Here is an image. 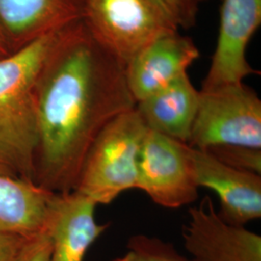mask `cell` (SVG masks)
I'll return each mask as SVG.
<instances>
[{"label":"cell","instance_id":"cell-1","mask_svg":"<svg viewBox=\"0 0 261 261\" xmlns=\"http://www.w3.org/2000/svg\"><path fill=\"white\" fill-rule=\"evenodd\" d=\"M136 105L126 64L102 47L82 20L73 23L36 86L35 184L56 194L75 191L94 140Z\"/></svg>","mask_w":261,"mask_h":261},{"label":"cell","instance_id":"cell-2","mask_svg":"<svg viewBox=\"0 0 261 261\" xmlns=\"http://www.w3.org/2000/svg\"><path fill=\"white\" fill-rule=\"evenodd\" d=\"M69 28L42 35L14 54L0 57L1 175L34 182L38 139L36 86Z\"/></svg>","mask_w":261,"mask_h":261},{"label":"cell","instance_id":"cell-3","mask_svg":"<svg viewBox=\"0 0 261 261\" xmlns=\"http://www.w3.org/2000/svg\"><path fill=\"white\" fill-rule=\"evenodd\" d=\"M147 130L136 108L110 122L85 156L75 192L97 205H108L124 192L136 189Z\"/></svg>","mask_w":261,"mask_h":261},{"label":"cell","instance_id":"cell-4","mask_svg":"<svg viewBox=\"0 0 261 261\" xmlns=\"http://www.w3.org/2000/svg\"><path fill=\"white\" fill-rule=\"evenodd\" d=\"M82 21L125 64L155 39L179 29L159 0H84Z\"/></svg>","mask_w":261,"mask_h":261},{"label":"cell","instance_id":"cell-5","mask_svg":"<svg viewBox=\"0 0 261 261\" xmlns=\"http://www.w3.org/2000/svg\"><path fill=\"white\" fill-rule=\"evenodd\" d=\"M188 145L200 150L217 145L261 149V100L257 93L244 83L200 91Z\"/></svg>","mask_w":261,"mask_h":261},{"label":"cell","instance_id":"cell-6","mask_svg":"<svg viewBox=\"0 0 261 261\" xmlns=\"http://www.w3.org/2000/svg\"><path fill=\"white\" fill-rule=\"evenodd\" d=\"M136 189L143 191L154 203L168 209L195 202L199 188L190 146L147 130L140 151Z\"/></svg>","mask_w":261,"mask_h":261},{"label":"cell","instance_id":"cell-7","mask_svg":"<svg viewBox=\"0 0 261 261\" xmlns=\"http://www.w3.org/2000/svg\"><path fill=\"white\" fill-rule=\"evenodd\" d=\"M261 24V0H223L217 45L200 91L244 83L259 72L246 57L247 47Z\"/></svg>","mask_w":261,"mask_h":261},{"label":"cell","instance_id":"cell-8","mask_svg":"<svg viewBox=\"0 0 261 261\" xmlns=\"http://www.w3.org/2000/svg\"><path fill=\"white\" fill-rule=\"evenodd\" d=\"M183 239L192 261H261V236L224 221L209 196L189 211Z\"/></svg>","mask_w":261,"mask_h":261},{"label":"cell","instance_id":"cell-9","mask_svg":"<svg viewBox=\"0 0 261 261\" xmlns=\"http://www.w3.org/2000/svg\"><path fill=\"white\" fill-rule=\"evenodd\" d=\"M190 157L197 186L218 196V214L224 221L245 225L260 219L261 175L231 168L205 150L190 147Z\"/></svg>","mask_w":261,"mask_h":261},{"label":"cell","instance_id":"cell-10","mask_svg":"<svg viewBox=\"0 0 261 261\" xmlns=\"http://www.w3.org/2000/svg\"><path fill=\"white\" fill-rule=\"evenodd\" d=\"M96 207L90 198L75 191L54 194L46 223L50 261H84L89 248L110 226L96 222Z\"/></svg>","mask_w":261,"mask_h":261},{"label":"cell","instance_id":"cell-11","mask_svg":"<svg viewBox=\"0 0 261 261\" xmlns=\"http://www.w3.org/2000/svg\"><path fill=\"white\" fill-rule=\"evenodd\" d=\"M198 57L196 44L178 31L152 41L126 64L127 83L136 102L188 73Z\"/></svg>","mask_w":261,"mask_h":261},{"label":"cell","instance_id":"cell-12","mask_svg":"<svg viewBox=\"0 0 261 261\" xmlns=\"http://www.w3.org/2000/svg\"><path fill=\"white\" fill-rule=\"evenodd\" d=\"M84 0H0V31L20 47L82 20Z\"/></svg>","mask_w":261,"mask_h":261},{"label":"cell","instance_id":"cell-13","mask_svg":"<svg viewBox=\"0 0 261 261\" xmlns=\"http://www.w3.org/2000/svg\"><path fill=\"white\" fill-rule=\"evenodd\" d=\"M199 99L200 91L185 73L138 102L136 111L148 130L188 144Z\"/></svg>","mask_w":261,"mask_h":261},{"label":"cell","instance_id":"cell-14","mask_svg":"<svg viewBox=\"0 0 261 261\" xmlns=\"http://www.w3.org/2000/svg\"><path fill=\"white\" fill-rule=\"evenodd\" d=\"M54 194L32 181L0 174V233L28 238L43 231Z\"/></svg>","mask_w":261,"mask_h":261},{"label":"cell","instance_id":"cell-15","mask_svg":"<svg viewBox=\"0 0 261 261\" xmlns=\"http://www.w3.org/2000/svg\"><path fill=\"white\" fill-rule=\"evenodd\" d=\"M112 261H192L180 254L174 246L144 234L132 236L127 252Z\"/></svg>","mask_w":261,"mask_h":261},{"label":"cell","instance_id":"cell-16","mask_svg":"<svg viewBox=\"0 0 261 261\" xmlns=\"http://www.w3.org/2000/svg\"><path fill=\"white\" fill-rule=\"evenodd\" d=\"M205 151L231 168L261 175V149L240 145H217Z\"/></svg>","mask_w":261,"mask_h":261},{"label":"cell","instance_id":"cell-17","mask_svg":"<svg viewBox=\"0 0 261 261\" xmlns=\"http://www.w3.org/2000/svg\"><path fill=\"white\" fill-rule=\"evenodd\" d=\"M51 243L47 229L25 238L14 261H50Z\"/></svg>","mask_w":261,"mask_h":261},{"label":"cell","instance_id":"cell-18","mask_svg":"<svg viewBox=\"0 0 261 261\" xmlns=\"http://www.w3.org/2000/svg\"><path fill=\"white\" fill-rule=\"evenodd\" d=\"M176 22L178 28H191L196 24L201 0H159Z\"/></svg>","mask_w":261,"mask_h":261},{"label":"cell","instance_id":"cell-19","mask_svg":"<svg viewBox=\"0 0 261 261\" xmlns=\"http://www.w3.org/2000/svg\"><path fill=\"white\" fill-rule=\"evenodd\" d=\"M25 238L0 233V261H14Z\"/></svg>","mask_w":261,"mask_h":261},{"label":"cell","instance_id":"cell-20","mask_svg":"<svg viewBox=\"0 0 261 261\" xmlns=\"http://www.w3.org/2000/svg\"><path fill=\"white\" fill-rule=\"evenodd\" d=\"M6 46H7V43L5 42L3 35L0 31V57H3V56H7V50H6Z\"/></svg>","mask_w":261,"mask_h":261}]
</instances>
